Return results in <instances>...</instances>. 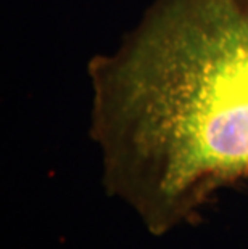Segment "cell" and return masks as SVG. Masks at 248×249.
Instances as JSON below:
<instances>
[{
    "instance_id": "1",
    "label": "cell",
    "mask_w": 248,
    "mask_h": 249,
    "mask_svg": "<svg viewBox=\"0 0 248 249\" xmlns=\"http://www.w3.org/2000/svg\"><path fill=\"white\" fill-rule=\"evenodd\" d=\"M89 76L103 182L150 233L248 182V0H155Z\"/></svg>"
}]
</instances>
